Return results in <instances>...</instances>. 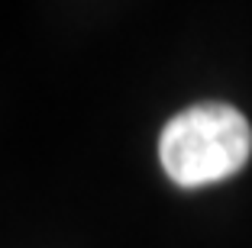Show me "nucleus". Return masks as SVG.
I'll return each instance as SVG.
<instances>
[{
  "mask_svg": "<svg viewBox=\"0 0 252 248\" xmlns=\"http://www.w3.org/2000/svg\"><path fill=\"white\" fill-rule=\"evenodd\" d=\"M252 158V126L233 103L207 100L181 110L158 136V161L185 190L220 184Z\"/></svg>",
  "mask_w": 252,
  "mask_h": 248,
  "instance_id": "obj_1",
  "label": "nucleus"
}]
</instances>
